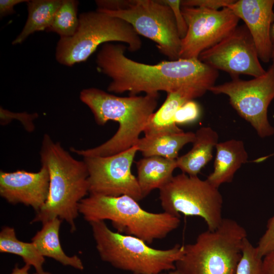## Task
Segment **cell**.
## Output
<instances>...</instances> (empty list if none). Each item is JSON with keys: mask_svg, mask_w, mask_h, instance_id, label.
<instances>
[{"mask_svg": "<svg viewBox=\"0 0 274 274\" xmlns=\"http://www.w3.org/2000/svg\"><path fill=\"white\" fill-rule=\"evenodd\" d=\"M262 273L274 274V250L262 258Z\"/></svg>", "mask_w": 274, "mask_h": 274, "instance_id": "4dcf8cb0", "label": "cell"}, {"mask_svg": "<svg viewBox=\"0 0 274 274\" xmlns=\"http://www.w3.org/2000/svg\"><path fill=\"white\" fill-rule=\"evenodd\" d=\"M159 199L164 212L180 217L198 216L214 230L223 218V197L219 188L207 179L182 173L174 176L159 189Z\"/></svg>", "mask_w": 274, "mask_h": 274, "instance_id": "ba28073f", "label": "cell"}, {"mask_svg": "<svg viewBox=\"0 0 274 274\" xmlns=\"http://www.w3.org/2000/svg\"><path fill=\"white\" fill-rule=\"evenodd\" d=\"M89 224L101 259L133 274L175 270L176 262L184 253V246L179 244L166 250L154 249L138 237L112 231L104 221Z\"/></svg>", "mask_w": 274, "mask_h": 274, "instance_id": "5b68a950", "label": "cell"}, {"mask_svg": "<svg viewBox=\"0 0 274 274\" xmlns=\"http://www.w3.org/2000/svg\"><path fill=\"white\" fill-rule=\"evenodd\" d=\"M200 113L198 104L194 100H189L178 110L174 116V122L177 125L193 123L199 118Z\"/></svg>", "mask_w": 274, "mask_h": 274, "instance_id": "484cf974", "label": "cell"}, {"mask_svg": "<svg viewBox=\"0 0 274 274\" xmlns=\"http://www.w3.org/2000/svg\"><path fill=\"white\" fill-rule=\"evenodd\" d=\"M40 158L42 165L47 168L49 175V194L45 204L36 213L31 223L43 224L58 218L65 220L70 225L71 231L74 232L79 203L89 193L87 165L83 160L74 158L48 134L43 137Z\"/></svg>", "mask_w": 274, "mask_h": 274, "instance_id": "3957f363", "label": "cell"}, {"mask_svg": "<svg viewBox=\"0 0 274 274\" xmlns=\"http://www.w3.org/2000/svg\"><path fill=\"white\" fill-rule=\"evenodd\" d=\"M256 247L258 254L261 258L274 250V215L268 221L266 230L260 238Z\"/></svg>", "mask_w": 274, "mask_h": 274, "instance_id": "4316f807", "label": "cell"}, {"mask_svg": "<svg viewBox=\"0 0 274 274\" xmlns=\"http://www.w3.org/2000/svg\"><path fill=\"white\" fill-rule=\"evenodd\" d=\"M209 91L227 95L230 105L251 125L259 137L274 134L267 115L269 105L274 99V64L261 76L249 80L232 78L230 81L213 86Z\"/></svg>", "mask_w": 274, "mask_h": 274, "instance_id": "30bf717a", "label": "cell"}, {"mask_svg": "<svg viewBox=\"0 0 274 274\" xmlns=\"http://www.w3.org/2000/svg\"><path fill=\"white\" fill-rule=\"evenodd\" d=\"M138 182L144 198L154 189L159 190L174 177L176 159L158 156L144 157L135 162Z\"/></svg>", "mask_w": 274, "mask_h": 274, "instance_id": "d6986e66", "label": "cell"}, {"mask_svg": "<svg viewBox=\"0 0 274 274\" xmlns=\"http://www.w3.org/2000/svg\"><path fill=\"white\" fill-rule=\"evenodd\" d=\"M159 274H182V273H181L178 270L175 269V270L169 271V272H168V273H159Z\"/></svg>", "mask_w": 274, "mask_h": 274, "instance_id": "e575fe53", "label": "cell"}, {"mask_svg": "<svg viewBox=\"0 0 274 274\" xmlns=\"http://www.w3.org/2000/svg\"><path fill=\"white\" fill-rule=\"evenodd\" d=\"M0 252L19 256L25 264L33 266L36 272L44 271L45 257L40 254L32 242L26 243L17 239L13 227L5 226L2 228L0 232Z\"/></svg>", "mask_w": 274, "mask_h": 274, "instance_id": "603a6c76", "label": "cell"}, {"mask_svg": "<svg viewBox=\"0 0 274 274\" xmlns=\"http://www.w3.org/2000/svg\"><path fill=\"white\" fill-rule=\"evenodd\" d=\"M207 91L198 87H185L167 93L164 102L148 120L143 132L145 136L184 131L174 122L176 113L187 101L202 96Z\"/></svg>", "mask_w": 274, "mask_h": 274, "instance_id": "2e32d148", "label": "cell"}, {"mask_svg": "<svg viewBox=\"0 0 274 274\" xmlns=\"http://www.w3.org/2000/svg\"><path fill=\"white\" fill-rule=\"evenodd\" d=\"M214 170L206 179L217 188L224 183L232 182L241 166L248 162V154L243 141L231 139L218 143Z\"/></svg>", "mask_w": 274, "mask_h": 274, "instance_id": "e0dca14e", "label": "cell"}, {"mask_svg": "<svg viewBox=\"0 0 274 274\" xmlns=\"http://www.w3.org/2000/svg\"><path fill=\"white\" fill-rule=\"evenodd\" d=\"M49 189V175L44 165L37 172H0V195L10 203L30 206L37 213L47 199Z\"/></svg>", "mask_w": 274, "mask_h": 274, "instance_id": "5bb4252c", "label": "cell"}, {"mask_svg": "<svg viewBox=\"0 0 274 274\" xmlns=\"http://www.w3.org/2000/svg\"><path fill=\"white\" fill-rule=\"evenodd\" d=\"M78 2L75 0H62L61 4L57 11L51 26L47 31H53L60 38L73 36L79 25L77 16Z\"/></svg>", "mask_w": 274, "mask_h": 274, "instance_id": "cb8c5ba5", "label": "cell"}, {"mask_svg": "<svg viewBox=\"0 0 274 274\" xmlns=\"http://www.w3.org/2000/svg\"><path fill=\"white\" fill-rule=\"evenodd\" d=\"M273 156H274V152L270 153L267 155L258 158L254 160L253 162L255 163H260L265 161V160L267 159L268 158L270 157H273Z\"/></svg>", "mask_w": 274, "mask_h": 274, "instance_id": "836d02e7", "label": "cell"}, {"mask_svg": "<svg viewBox=\"0 0 274 274\" xmlns=\"http://www.w3.org/2000/svg\"><path fill=\"white\" fill-rule=\"evenodd\" d=\"M198 59L214 69L227 73L231 78L241 75L258 77L266 72L245 24L238 25L218 44L203 51Z\"/></svg>", "mask_w": 274, "mask_h": 274, "instance_id": "4fadbf2b", "label": "cell"}, {"mask_svg": "<svg viewBox=\"0 0 274 274\" xmlns=\"http://www.w3.org/2000/svg\"><path fill=\"white\" fill-rule=\"evenodd\" d=\"M181 10L188 29L181 40L179 59L198 58L229 35L240 20L229 8L213 10L181 6Z\"/></svg>", "mask_w": 274, "mask_h": 274, "instance_id": "7c38bea8", "label": "cell"}, {"mask_svg": "<svg viewBox=\"0 0 274 274\" xmlns=\"http://www.w3.org/2000/svg\"><path fill=\"white\" fill-rule=\"evenodd\" d=\"M195 134L191 149L176 159L177 167L191 176H197L212 159L213 150L219 139L217 132L210 127H201Z\"/></svg>", "mask_w": 274, "mask_h": 274, "instance_id": "ac0fdd59", "label": "cell"}, {"mask_svg": "<svg viewBox=\"0 0 274 274\" xmlns=\"http://www.w3.org/2000/svg\"><path fill=\"white\" fill-rule=\"evenodd\" d=\"M126 47L122 44L102 45L96 58L97 71L110 78V92L130 95L167 93L185 87H196L207 91L215 85L219 71L198 58L179 59L148 64L128 58Z\"/></svg>", "mask_w": 274, "mask_h": 274, "instance_id": "6da1fadb", "label": "cell"}, {"mask_svg": "<svg viewBox=\"0 0 274 274\" xmlns=\"http://www.w3.org/2000/svg\"><path fill=\"white\" fill-rule=\"evenodd\" d=\"M235 0H183L181 1V6L198 7L209 10H218L228 6Z\"/></svg>", "mask_w": 274, "mask_h": 274, "instance_id": "83f0119b", "label": "cell"}, {"mask_svg": "<svg viewBox=\"0 0 274 274\" xmlns=\"http://www.w3.org/2000/svg\"><path fill=\"white\" fill-rule=\"evenodd\" d=\"M98 10L128 22L170 60L179 59L182 39L172 10L163 0H122L117 10Z\"/></svg>", "mask_w": 274, "mask_h": 274, "instance_id": "9c48e42d", "label": "cell"}, {"mask_svg": "<svg viewBox=\"0 0 274 274\" xmlns=\"http://www.w3.org/2000/svg\"><path fill=\"white\" fill-rule=\"evenodd\" d=\"M262 258L259 256L257 247L246 237L242 243V255L235 274H262Z\"/></svg>", "mask_w": 274, "mask_h": 274, "instance_id": "d4e9b609", "label": "cell"}, {"mask_svg": "<svg viewBox=\"0 0 274 274\" xmlns=\"http://www.w3.org/2000/svg\"><path fill=\"white\" fill-rule=\"evenodd\" d=\"M270 39L271 47V61L272 64H274V22L272 23L270 29Z\"/></svg>", "mask_w": 274, "mask_h": 274, "instance_id": "d6a6232c", "label": "cell"}, {"mask_svg": "<svg viewBox=\"0 0 274 274\" xmlns=\"http://www.w3.org/2000/svg\"><path fill=\"white\" fill-rule=\"evenodd\" d=\"M112 42L126 43L130 52L142 46L140 35L127 21L98 10L82 13L76 33L58 41L55 58L60 64L72 66L86 61L100 45Z\"/></svg>", "mask_w": 274, "mask_h": 274, "instance_id": "52a82bcc", "label": "cell"}, {"mask_svg": "<svg viewBox=\"0 0 274 274\" xmlns=\"http://www.w3.org/2000/svg\"><path fill=\"white\" fill-rule=\"evenodd\" d=\"M31 266L25 264L24 266L20 267L19 265L17 264L14 266V268L12 269V272L10 274H29L28 271L30 268ZM33 274H52L51 273L43 271L41 272H36Z\"/></svg>", "mask_w": 274, "mask_h": 274, "instance_id": "1f68e13d", "label": "cell"}, {"mask_svg": "<svg viewBox=\"0 0 274 274\" xmlns=\"http://www.w3.org/2000/svg\"><path fill=\"white\" fill-rule=\"evenodd\" d=\"M62 0H31L26 3L28 17L19 35L12 42L13 45L22 43L30 35L47 30L51 25L55 15Z\"/></svg>", "mask_w": 274, "mask_h": 274, "instance_id": "7402d4cb", "label": "cell"}, {"mask_svg": "<svg viewBox=\"0 0 274 274\" xmlns=\"http://www.w3.org/2000/svg\"><path fill=\"white\" fill-rule=\"evenodd\" d=\"M61 220L55 218L43 223L42 229L32 238L40 254L51 258L64 266L82 270L84 265L77 255L69 256L63 251L59 239V229Z\"/></svg>", "mask_w": 274, "mask_h": 274, "instance_id": "ffe728a7", "label": "cell"}, {"mask_svg": "<svg viewBox=\"0 0 274 274\" xmlns=\"http://www.w3.org/2000/svg\"><path fill=\"white\" fill-rule=\"evenodd\" d=\"M274 0H235L230 9L248 29L256 46L260 60H271L270 33L274 22Z\"/></svg>", "mask_w": 274, "mask_h": 274, "instance_id": "9a60e30c", "label": "cell"}, {"mask_svg": "<svg viewBox=\"0 0 274 274\" xmlns=\"http://www.w3.org/2000/svg\"><path fill=\"white\" fill-rule=\"evenodd\" d=\"M79 97L90 109L98 125L111 120L118 122L119 127L112 138L97 147L71 150L83 157L108 156L136 146L157 106L159 93L121 97L90 87L82 90Z\"/></svg>", "mask_w": 274, "mask_h": 274, "instance_id": "7a4b0ae2", "label": "cell"}, {"mask_svg": "<svg viewBox=\"0 0 274 274\" xmlns=\"http://www.w3.org/2000/svg\"><path fill=\"white\" fill-rule=\"evenodd\" d=\"M195 132H164L140 138L136 146L144 157L161 156L172 159L178 158L179 151L186 144L193 143Z\"/></svg>", "mask_w": 274, "mask_h": 274, "instance_id": "44dd1931", "label": "cell"}, {"mask_svg": "<svg viewBox=\"0 0 274 274\" xmlns=\"http://www.w3.org/2000/svg\"><path fill=\"white\" fill-rule=\"evenodd\" d=\"M79 214L89 223L110 220L117 232L138 237L148 244L177 229L180 217L144 210L131 197L89 194L79 204Z\"/></svg>", "mask_w": 274, "mask_h": 274, "instance_id": "277c9868", "label": "cell"}, {"mask_svg": "<svg viewBox=\"0 0 274 274\" xmlns=\"http://www.w3.org/2000/svg\"><path fill=\"white\" fill-rule=\"evenodd\" d=\"M27 0H1L0 16L1 18L15 13L14 7L15 5L25 2Z\"/></svg>", "mask_w": 274, "mask_h": 274, "instance_id": "f546056e", "label": "cell"}, {"mask_svg": "<svg viewBox=\"0 0 274 274\" xmlns=\"http://www.w3.org/2000/svg\"><path fill=\"white\" fill-rule=\"evenodd\" d=\"M136 146L108 156L83 157L88 171L89 192L92 194L128 195L139 201L144 198L131 167Z\"/></svg>", "mask_w": 274, "mask_h": 274, "instance_id": "8fae6325", "label": "cell"}, {"mask_svg": "<svg viewBox=\"0 0 274 274\" xmlns=\"http://www.w3.org/2000/svg\"><path fill=\"white\" fill-rule=\"evenodd\" d=\"M172 10L179 36L181 39L186 35L188 26L181 10V1L163 0Z\"/></svg>", "mask_w": 274, "mask_h": 274, "instance_id": "f1b7e54d", "label": "cell"}, {"mask_svg": "<svg viewBox=\"0 0 274 274\" xmlns=\"http://www.w3.org/2000/svg\"><path fill=\"white\" fill-rule=\"evenodd\" d=\"M247 237L236 221L223 218L214 230L200 233L194 243L184 246V253L175 264L182 274H233Z\"/></svg>", "mask_w": 274, "mask_h": 274, "instance_id": "8992f818", "label": "cell"}]
</instances>
